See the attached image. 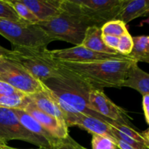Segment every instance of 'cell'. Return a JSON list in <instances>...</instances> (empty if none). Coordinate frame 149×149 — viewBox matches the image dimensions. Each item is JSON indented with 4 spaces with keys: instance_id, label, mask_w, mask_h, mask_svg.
<instances>
[{
    "instance_id": "1",
    "label": "cell",
    "mask_w": 149,
    "mask_h": 149,
    "mask_svg": "<svg viewBox=\"0 0 149 149\" xmlns=\"http://www.w3.org/2000/svg\"><path fill=\"white\" fill-rule=\"evenodd\" d=\"M60 68L59 77L42 83L55 95L63 115L67 113H83L109 122V119L93 111L89 106V94L93 88L67 69L61 65Z\"/></svg>"
},
{
    "instance_id": "2",
    "label": "cell",
    "mask_w": 149,
    "mask_h": 149,
    "mask_svg": "<svg viewBox=\"0 0 149 149\" xmlns=\"http://www.w3.org/2000/svg\"><path fill=\"white\" fill-rule=\"evenodd\" d=\"M133 60H107L93 63H68L58 61V64L88 84L91 88H121L127 71Z\"/></svg>"
},
{
    "instance_id": "3",
    "label": "cell",
    "mask_w": 149,
    "mask_h": 149,
    "mask_svg": "<svg viewBox=\"0 0 149 149\" xmlns=\"http://www.w3.org/2000/svg\"><path fill=\"white\" fill-rule=\"evenodd\" d=\"M36 24L52 41H63L75 46L81 45L89 27L77 12L73 0H62L59 15Z\"/></svg>"
},
{
    "instance_id": "4",
    "label": "cell",
    "mask_w": 149,
    "mask_h": 149,
    "mask_svg": "<svg viewBox=\"0 0 149 149\" xmlns=\"http://www.w3.org/2000/svg\"><path fill=\"white\" fill-rule=\"evenodd\" d=\"M6 58L20 64L33 77L42 82L59 77L61 68L45 47H13Z\"/></svg>"
},
{
    "instance_id": "5",
    "label": "cell",
    "mask_w": 149,
    "mask_h": 149,
    "mask_svg": "<svg viewBox=\"0 0 149 149\" xmlns=\"http://www.w3.org/2000/svg\"><path fill=\"white\" fill-rule=\"evenodd\" d=\"M0 35L10 41L13 47H47L53 42L37 24L2 18H0Z\"/></svg>"
},
{
    "instance_id": "6",
    "label": "cell",
    "mask_w": 149,
    "mask_h": 149,
    "mask_svg": "<svg viewBox=\"0 0 149 149\" xmlns=\"http://www.w3.org/2000/svg\"><path fill=\"white\" fill-rule=\"evenodd\" d=\"M77 12L88 26L101 28L117 19L124 0H73Z\"/></svg>"
},
{
    "instance_id": "7",
    "label": "cell",
    "mask_w": 149,
    "mask_h": 149,
    "mask_svg": "<svg viewBox=\"0 0 149 149\" xmlns=\"http://www.w3.org/2000/svg\"><path fill=\"white\" fill-rule=\"evenodd\" d=\"M0 81L7 83L27 95L42 91L45 84L20 64L6 58H0Z\"/></svg>"
},
{
    "instance_id": "8",
    "label": "cell",
    "mask_w": 149,
    "mask_h": 149,
    "mask_svg": "<svg viewBox=\"0 0 149 149\" xmlns=\"http://www.w3.org/2000/svg\"><path fill=\"white\" fill-rule=\"evenodd\" d=\"M0 139L5 143L9 141L18 140L39 148L52 149L49 143L31 133L23 126L13 109L0 108Z\"/></svg>"
},
{
    "instance_id": "9",
    "label": "cell",
    "mask_w": 149,
    "mask_h": 149,
    "mask_svg": "<svg viewBox=\"0 0 149 149\" xmlns=\"http://www.w3.org/2000/svg\"><path fill=\"white\" fill-rule=\"evenodd\" d=\"M89 106L93 111L111 121L131 126V119L126 111L111 101L103 90L91 89L88 98Z\"/></svg>"
},
{
    "instance_id": "10",
    "label": "cell",
    "mask_w": 149,
    "mask_h": 149,
    "mask_svg": "<svg viewBox=\"0 0 149 149\" xmlns=\"http://www.w3.org/2000/svg\"><path fill=\"white\" fill-rule=\"evenodd\" d=\"M52 56L55 60L61 62L93 63L107 60L125 59L128 56H124L120 54H107L95 52L81 45L72 47L70 48L51 50Z\"/></svg>"
},
{
    "instance_id": "11",
    "label": "cell",
    "mask_w": 149,
    "mask_h": 149,
    "mask_svg": "<svg viewBox=\"0 0 149 149\" xmlns=\"http://www.w3.org/2000/svg\"><path fill=\"white\" fill-rule=\"evenodd\" d=\"M66 126H77L85 130L92 135L108 137L116 141L113 135L111 127L108 122L83 113H64Z\"/></svg>"
},
{
    "instance_id": "12",
    "label": "cell",
    "mask_w": 149,
    "mask_h": 149,
    "mask_svg": "<svg viewBox=\"0 0 149 149\" xmlns=\"http://www.w3.org/2000/svg\"><path fill=\"white\" fill-rule=\"evenodd\" d=\"M23 110L37 121L54 138L61 140L69 136L68 127L65 122L44 113L39 110L32 101Z\"/></svg>"
},
{
    "instance_id": "13",
    "label": "cell",
    "mask_w": 149,
    "mask_h": 149,
    "mask_svg": "<svg viewBox=\"0 0 149 149\" xmlns=\"http://www.w3.org/2000/svg\"><path fill=\"white\" fill-rule=\"evenodd\" d=\"M29 96L33 104L39 110L59 119L61 122H65L63 113L56 97L46 86L45 85V88L42 91Z\"/></svg>"
},
{
    "instance_id": "14",
    "label": "cell",
    "mask_w": 149,
    "mask_h": 149,
    "mask_svg": "<svg viewBox=\"0 0 149 149\" xmlns=\"http://www.w3.org/2000/svg\"><path fill=\"white\" fill-rule=\"evenodd\" d=\"M34 14L39 21L55 17L61 11L62 0H20Z\"/></svg>"
},
{
    "instance_id": "15",
    "label": "cell",
    "mask_w": 149,
    "mask_h": 149,
    "mask_svg": "<svg viewBox=\"0 0 149 149\" xmlns=\"http://www.w3.org/2000/svg\"><path fill=\"white\" fill-rule=\"evenodd\" d=\"M122 87H130L143 96L149 95V74L141 69L138 63L133 61L130 65Z\"/></svg>"
},
{
    "instance_id": "16",
    "label": "cell",
    "mask_w": 149,
    "mask_h": 149,
    "mask_svg": "<svg viewBox=\"0 0 149 149\" xmlns=\"http://www.w3.org/2000/svg\"><path fill=\"white\" fill-rule=\"evenodd\" d=\"M13 110L17 115L20 123L27 130H29L31 133L33 134L38 138L45 140L47 142L49 143V145L52 147V149L56 146L60 140L54 138L30 114L22 109H13Z\"/></svg>"
},
{
    "instance_id": "17",
    "label": "cell",
    "mask_w": 149,
    "mask_h": 149,
    "mask_svg": "<svg viewBox=\"0 0 149 149\" xmlns=\"http://www.w3.org/2000/svg\"><path fill=\"white\" fill-rule=\"evenodd\" d=\"M148 13V0H124L116 20H121L127 25L135 19L147 16Z\"/></svg>"
},
{
    "instance_id": "18",
    "label": "cell",
    "mask_w": 149,
    "mask_h": 149,
    "mask_svg": "<svg viewBox=\"0 0 149 149\" xmlns=\"http://www.w3.org/2000/svg\"><path fill=\"white\" fill-rule=\"evenodd\" d=\"M81 45L95 52L107 54L118 53L116 50L108 47L103 43L100 28L96 26H90L87 28Z\"/></svg>"
},
{
    "instance_id": "19",
    "label": "cell",
    "mask_w": 149,
    "mask_h": 149,
    "mask_svg": "<svg viewBox=\"0 0 149 149\" xmlns=\"http://www.w3.org/2000/svg\"><path fill=\"white\" fill-rule=\"evenodd\" d=\"M133 47L129 58L135 62L149 63V37L146 35L134 36Z\"/></svg>"
},
{
    "instance_id": "20",
    "label": "cell",
    "mask_w": 149,
    "mask_h": 149,
    "mask_svg": "<svg viewBox=\"0 0 149 149\" xmlns=\"http://www.w3.org/2000/svg\"><path fill=\"white\" fill-rule=\"evenodd\" d=\"M31 102L30 97L24 93L12 95H0V108L23 109Z\"/></svg>"
},
{
    "instance_id": "21",
    "label": "cell",
    "mask_w": 149,
    "mask_h": 149,
    "mask_svg": "<svg viewBox=\"0 0 149 149\" xmlns=\"http://www.w3.org/2000/svg\"><path fill=\"white\" fill-rule=\"evenodd\" d=\"M102 34L111 35L120 38L128 33L126 24L119 20H113L107 22L100 28Z\"/></svg>"
},
{
    "instance_id": "22",
    "label": "cell",
    "mask_w": 149,
    "mask_h": 149,
    "mask_svg": "<svg viewBox=\"0 0 149 149\" xmlns=\"http://www.w3.org/2000/svg\"><path fill=\"white\" fill-rule=\"evenodd\" d=\"M10 4L15 10L16 13L21 20L31 24H36L39 20L33 13L26 7L24 4L20 1V0H9Z\"/></svg>"
},
{
    "instance_id": "23",
    "label": "cell",
    "mask_w": 149,
    "mask_h": 149,
    "mask_svg": "<svg viewBox=\"0 0 149 149\" xmlns=\"http://www.w3.org/2000/svg\"><path fill=\"white\" fill-rule=\"evenodd\" d=\"M108 123L112 127L115 128L116 130H119V132H122L125 135H127V136L130 137L132 139L135 140L138 142L141 143L143 144L144 146L149 148V145L148 143H146V142L144 140L143 137L141 132H138L135 130H134L133 128H132V127L130 126V125H125V124H122L119 123L117 122H113V121H109Z\"/></svg>"
},
{
    "instance_id": "24",
    "label": "cell",
    "mask_w": 149,
    "mask_h": 149,
    "mask_svg": "<svg viewBox=\"0 0 149 149\" xmlns=\"http://www.w3.org/2000/svg\"><path fill=\"white\" fill-rule=\"evenodd\" d=\"M0 18L15 22H25L19 17L9 0H0Z\"/></svg>"
},
{
    "instance_id": "25",
    "label": "cell",
    "mask_w": 149,
    "mask_h": 149,
    "mask_svg": "<svg viewBox=\"0 0 149 149\" xmlns=\"http://www.w3.org/2000/svg\"><path fill=\"white\" fill-rule=\"evenodd\" d=\"M92 148L93 149H118L116 141L99 135H93Z\"/></svg>"
},
{
    "instance_id": "26",
    "label": "cell",
    "mask_w": 149,
    "mask_h": 149,
    "mask_svg": "<svg viewBox=\"0 0 149 149\" xmlns=\"http://www.w3.org/2000/svg\"><path fill=\"white\" fill-rule=\"evenodd\" d=\"M133 47L132 36L128 32L119 38V42L116 48V52L124 56H128L130 54Z\"/></svg>"
},
{
    "instance_id": "27",
    "label": "cell",
    "mask_w": 149,
    "mask_h": 149,
    "mask_svg": "<svg viewBox=\"0 0 149 149\" xmlns=\"http://www.w3.org/2000/svg\"><path fill=\"white\" fill-rule=\"evenodd\" d=\"M111 129H112V132H113V137H114L115 139L121 140V141H122L123 142L126 143L128 144V145L134 147V148H135L137 149H149L147 148L146 146H144L143 144L138 142V141H136L135 140L132 139V138H130V137L127 136V135H125V134L122 133V132H119V130H116L115 128L112 127H111Z\"/></svg>"
},
{
    "instance_id": "28",
    "label": "cell",
    "mask_w": 149,
    "mask_h": 149,
    "mask_svg": "<svg viewBox=\"0 0 149 149\" xmlns=\"http://www.w3.org/2000/svg\"><path fill=\"white\" fill-rule=\"evenodd\" d=\"M53 149H82V146L68 136L65 139L60 140Z\"/></svg>"
},
{
    "instance_id": "29",
    "label": "cell",
    "mask_w": 149,
    "mask_h": 149,
    "mask_svg": "<svg viewBox=\"0 0 149 149\" xmlns=\"http://www.w3.org/2000/svg\"><path fill=\"white\" fill-rule=\"evenodd\" d=\"M23 93L4 81H0V95H12Z\"/></svg>"
},
{
    "instance_id": "30",
    "label": "cell",
    "mask_w": 149,
    "mask_h": 149,
    "mask_svg": "<svg viewBox=\"0 0 149 149\" xmlns=\"http://www.w3.org/2000/svg\"><path fill=\"white\" fill-rule=\"evenodd\" d=\"M102 39L103 42L108 47L116 51L119 42V38L111 35H103L102 34Z\"/></svg>"
},
{
    "instance_id": "31",
    "label": "cell",
    "mask_w": 149,
    "mask_h": 149,
    "mask_svg": "<svg viewBox=\"0 0 149 149\" xmlns=\"http://www.w3.org/2000/svg\"><path fill=\"white\" fill-rule=\"evenodd\" d=\"M142 107L146 122L147 124H149V95L143 96Z\"/></svg>"
},
{
    "instance_id": "32",
    "label": "cell",
    "mask_w": 149,
    "mask_h": 149,
    "mask_svg": "<svg viewBox=\"0 0 149 149\" xmlns=\"http://www.w3.org/2000/svg\"><path fill=\"white\" fill-rule=\"evenodd\" d=\"M116 143L117 146V148L119 149H137L119 139H116Z\"/></svg>"
},
{
    "instance_id": "33",
    "label": "cell",
    "mask_w": 149,
    "mask_h": 149,
    "mask_svg": "<svg viewBox=\"0 0 149 149\" xmlns=\"http://www.w3.org/2000/svg\"><path fill=\"white\" fill-rule=\"evenodd\" d=\"M10 52L11 50L6 49L0 45V58H7L10 54Z\"/></svg>"
},
{
    "instance_id": "34",
    "label": "cell",
    "mask_w": 149,
    "mask_h": 149,
    "mask_svg": "<svg viewBox=\"0 0 149 149\" xmlns=\"http://www.w3.org/2000/svg\"><path fill=\"white\" fill-rule=\"evenodd\" d=\"M141 134H142L144 140H145V141L146 142V143H148L149 145V130H146L145 131L141 132Z\"/></svg>"
},
{
    "instance_id": "35",
    "label": "cell",
    "mask_w": 149,
    "mask_h": 149,
    "mask_svg": "<svg viewBox=\"0 0 149 149\" xmlns=\"http://www.w3.org/2000/svg\"><path fill=\"white\" fill-rule=\"evenodd\" d=\"M3 149H20V148H13V147H10L9 146H7V144H4L2 146ZM31 149H48V148H31Z\"/></svg>"
},
{
    "instance_id": "36",
    "label": "cell",
    "mask_w": 149,
    "mask_h": 149,
    "mask_svg": "<svg viewBox=\"0 0 149 149\" xmlns=\"http://www.w3.org/2000/svg\"><path fill=\"white\" fill-rule=\"evenodd\" d=\"M4 144H5V143H0V149H3L2 146L4 145Z\"/></svg>"
},
{
    "instance_id": "37",
    "label": "cell",
    "mask_w": 149,
    "mask_h": 149,
    "mask_svg": "<svg viewBox=\"0 0 149 149\" xmlns=\"http://www.w3.org/2000/svg\"><path fill=\"white\" fill-rule=\"evenodd\" d=\"M0 143H4V142H2V141H1V139H0Z\"/></svg>"
},
{
    "instance_id": "38",
    "label": "cell",
    "mask_w": 149,
    "mask_h": 149,
    "mask_svg": "<svg viewBox=\"0 0 149 149\" xmlns=\"http://www.w3.org/2000/svg\"><path fill=\"white\" fill-rule=\"evenodd\" d=\"M82 149H87V148H84V147H83V146H82Z\"/></svg>"
},
{
    "instance_id": "39",
    "label": "cell",
    "mask_w": 149,
    "mask_h": 149,
    "mask_svg": "<svg viewBox=\"0 0 149 149\" xmlns=\"http://www.w3.org/2000/svg\"></svg>"
}]
</instances>
